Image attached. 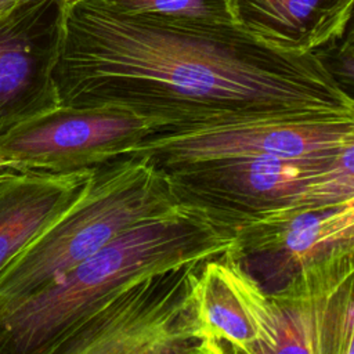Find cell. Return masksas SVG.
Returning <instances> with one entry per match:
<instances>
[{
  "label": "cell",
  "mask_w": 354,
  "mask_h": 354,
  "mask_svg": "<svg viewBox=\"0 0 354 354\" xmlns=\"http://www.w3.org/2000/svg\"><path fill=\"white\" fill-rule=\"evenodd\" d=\"M55 83L62 105L129 111L149 131L354 105L319 53L274 48L235 24H170L100 0H66Z\"/></svg>",
  "instance_id": "obj_1"
},
{
  "label": "cell",
  "mask_w": 354,
  "mask_h": 354,
  "mask_svg": "<svg viewBox=\"0 0 354 354\" xmlns=\"http://www.w3.org/2000/svg\"><path fill=\"white\" fill-rule=\"evenodd\" d=\"M227 254L241 256L236 228L206 207L180 201L1 313L0 354H54L64 337L134 279Z\"/></svg>",
  "instance_id": "obj_2"
},
{
  "label": "cell",
  "mask_w": 354,
  "mask_h": 354,
  "mask_svg": "<svg viewBox=\"0 0 354 354\" xmlns=\"http://www.w3.org/2000/svg\"><path fill=\"white\" fill-rule=\"evenodd\" d=\"M180 201L166 173L144 155H122L97 166L80 196L0 272V314Z\"/></svg>",
  "instance_id": "obj_3"
},
{
  "label": "cell",
  "mask_w": 354,
  "mask_h": 354,
  "mask_svg": "<svg viewBox=\"0 0 354 354\" xmlns=\"http://www.w3.org/2000/svg\"><path fill=\"white\" fill-rule=\"evenodd\" d=\"M354 142V105L322 111H272L221 116L149 131L130 153L158 167L252 155H332Z\"/></svg>",
  "instance_id": "obj_4"
},
{
  "label": "cell",
  "mask_w": 354,
  "mask_h": 354,
  "mask_svg": "<svg viewBox=\"0 0 354 354\" xmlns=\"http://www.w3.org/2000/svg\"><path fill=\"white\" fill-rule=\"evenodd\" d=\"M203 263L134 279L64 337L54 354H201L194 288Z\"/></svg>",
  "instance_id": "obj_5"
},
{
  "label": "cell",
  "mask_w": 354,
  "mask_h": 354,
  "mask_svg": "<svg viewBox=\"0 0 354 354\" xmlns=\"http://www.w3.org/2000/svg\"><path fill=\"white\" fill-rule=\"evenodd\" d=\"M149 130L145 119L119 108L59 105L0 136V156L32 171L94 169L127 155Z\"/></svg>",
  "instance_id": "obj_6"
},
{
  "label": "cell",
  "mask_w": 354,
  "mask_h": 354,
  "mask_svg": "<svg viewBox=\"0 0 354 354\" xmlns=\"http://www.w3.org/2000/svg\"><path fill=\"white\" fill-rule=\"evenodd\" d=\"M336 153L304 158L252 155L163 171L181 201L217 213L238 230L245 221L293 199Z\"/></svg>",
  "instance_id": "obj_7"
},
{
  "label": "cell",
  "mask_w": 354,
  "mask_h": 354,
  "mask_svg": "<svg viewBox=\"0 0 354 354\" xmlns=\"http://www.w3.org/2000/svg\"><path fill=\"white\" fill-rule=\"evenodd\" d=\"M66 0H19L0 12V136L61 104L55 66Z\"/></svg>",
  "instance_id": "obj_8"
},
{
  "label": "cell",
  "mask_w": 354,
  "mask_h": 354,
  "mask_svg": "<svg viewBox=\"0 0 354 354\" xmlns=\"http://www.w3.org/2000/svg\"><path fill=\"white\" fill-rule=\"evenodd\" d=\"M201 354L277 351L268 293L241 266L238 254L210 259L194 288Z\"/></svg>",
  "instance_id": "obj_9"
},
{
  "label": "cell",
  "mask_w": 354,
  "mask_h": 354,
  "mask_svg": "<svg viewBox=\"0 0 354 354\" xmlns=\"http://www.w3.org/2000/svg\"><path fill=\"white\" fill-rule=\"evenodd\" d=\"M353 272L354 246H339L308 260L283 288L268 293L275 353L328 354L332 306Z\"/></svg>",
  "instance_id": "obj_10"
},
{
  "label": "cell",
  "mask_w": 354,
  "mask_h": 354,
  "mask_svg": "<svg viewBox=\"0 0 354 354\" xmlns=\"http://www.w3.org/2000/svg\"><path fill=\"white\" fill-rule=\"evenodd\" d=\"M235 25L282 51L308 54L337 43L354 0H228Z\"/></svg>",
  "instance_id": "obj_11"
},
{
  "label": "cell",
  "mask_w": 354,
  "mask_h": 354,
  "mask_svg": "<svg viewBox=\"0 0 354 354\" xmlns=\"http://www.w3.org/2000/svg\"><path fill=\"white\" fill-rule=\"evenodd\" d=\"M94 169L25 170L0 184V272L80 196Z\"/></svg>",
  "instance_id": "obj_12"
},
{
  "label": "cell",
  "mask_w": 354,
  "mask_h": 354,
  "mask_svg": "<svg viewBox=\"0 0 354 354\" xmlns=\"http://www.w3.org/2000/svg\"><path fill=\"white\" fill-rule=\"evenodd\" d=\"M123 14L170 24H234L228 0H100Z\"/></svg>",
  "instance_id": "obj_13"
},
{
  "label": "cell",
  "mask_w": 354,
  "mask_h": 354,
  "mask_svg": "<svg viewBox=\"0 0 354 354\" xmlns=\"http://www.w3.org/2000/svg\"><path fill=\"white\" fill-rule=\"evenodd\" d=\"M328 354H354V272L343 283L332 306Z\"/></svg>",
  "instance_id": "obj_14"
},
{
  "label": "cell",
  "mask_w": 354,
  "mask_h": 354,
  "mask_svg": "<svg viewBox=\"0 0 354 354\" xmlns=\"http://www.w3.org/2000/svg\"><path fill=\"white\" fill-rule=\"evenodd\" d=\"M335 46L340 53L354 57V11L348 21V25L346 28L343 37Z\"/></svg>",
  "instance_id": "obj_15"
},
{
  "label": "cell",
  "mask_w": 354,
  "mask_h": 354,
  "mask_svg": "<svg viewBox=\"0 0 354 354\" xmlns=\"http://www.w3.org/2000/svg\"><path fill=\"white\" fill-rule=\"evenodd\" d=\"M21 171H25V170H22V169H21L19 166H17L14 162L7 160V159H4V158L0 156V184H1L3 181H6L7 178H10V177H12V176L21 173Z\"/></svg>",
  "instance_id": "obj_16"
},
{
  "label": "cell",
  "mask_w": 354,
  "mask_h": 354,
  "mask_svg": "<svg viewBox=\"0 0 354 354\" xmlns=\"http://www.w3.org/2000/svg\"><path fill=\"white\" fill-rule=\"evenodd\" d=\"M17 1H19V0H0V12H3L7 8H10Z\"/></svg>",
  "instance_id": "obj_17"
}]
</instances>
